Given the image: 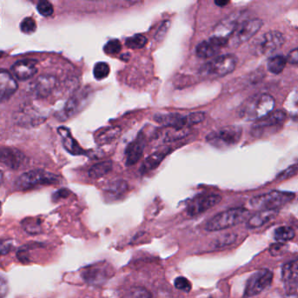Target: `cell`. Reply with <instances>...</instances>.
Here are the masks:
<instances>
[{
	"label": "cell",
	"mask_w": 298,
	"mask_h": 298,
	"mask_svg": "<svg viewBox=\"0 0 298 298\" xmlns=\"http://www.w3.org/2000/svg\"><path fill=\"white\" fill-rule=\"evenodd\" d=\"M58 133L61 138V142L65 149L72 155L80 156V155H87L86 151L81 148L75 139L73 137L71 132L68 131L65 127H60L58 129Z\"/></svg>",
	"instance_id": "obj_20"
},
{
	"label": "cell",
	"mask_w": 298,
	"mask_h": 298,
	"mask_svg": "<svg viewBox=\"0 0 298 298\" xmlns=\"http://www.w3.org/2000/svg\"><path fill=\"white\" fill-rule=\"evenodd\" d=\"M277 215L276 210H263L256 212L248 219L247 226L249 228H258L264 226L268 222H270Z\"/></svg>",
	"instance_id": "obj_21"
},
{
	"label": "cell",
	"mask_w": 298,
	"mask_h": 298,
	"mask_svg": "<svg viewBox=\"0 0 298 298\" xmlns=\"http://www.w3.org/2000/svg\"><path fill=\"white\" fill-rule=\"evenodd\" d=\"M242 135V129L239 126H226L211 132L207 136L209 145L216 148L232 147L239 143Z\"/></svg>",
	"instance_id": "obj_7"
},
{
	"label": "cell",
	"mask_w": 298,
	"mask_h": 298,
	"mask_svg": "<svg viewBox=\"0 0 298 298\" xmlns=\"http://www.w3.org/2000/svg\"><path fill=\"white\" fill-rule=\"evenodd\" d=\"M81 276L86 282L94 284V283H98L105 280L107 273L102 268L90 267L89 268H85L82 272Z\"/></svg>",
	"instance_id": "obj_26"
},
{
	"label": "cell",
	"mask_w": 298,
	"mask_h": 298,
	"mask_svg": "<svg viewBox=\"0 0 298 298\" xmlns=\"http://www.w3.org/2000/svg\"><path fill=\"white\" fill-rule=\"evenodd\" d=\"M170 26H171V22H170L169 20H165L164 22L163 23L162 25H161V27H159L158 32L156 33L155 39H156L157 41H162L163 39L165 36V34L167 33V31L169 30Z\"/></svg>",
	"instance_id": "obj_38"
},
{
	"label": "cell",
	"mask_w": 298,
	"mask_h": 298,
	"mask_svg": "<svg viewBox=\"0 0 298 298\" xmlns=\"http://www.w3.org/2000/svg\"><path fill=\"white\" fill-rule=\"evenodd\" d=\"M70 194V192L67 189L59 190L54 195V199H58L60 198H67Z\"/></svg>",
	"instance_id": "obj_43"
},
{
	"label": "cell",
	"mask_w": 298,
	"mask_h": 298,
	"mask_svg": "<svg viewBox=\"0 0 298 298\" xmlns=\"http://www.w3.org/2000/svg\"><path fill=\"white\" fill-rule=\"evenodd\" d=\"M174 285H175L177 289L182 290V291H185V292H190V290L192 289V284H191L190 281L186 279L185 277H183V276L177 277L174 281Z\"/></svg>",
	"instance_id": "obj_36"
},
{
	"label": "cell",
	"mask_w": 298,
	"mask_h": 298,
	"mask_svg": "<svg viewBox=\"0 0 298 298\" xmlns=\"http://www.w3.org/2000/svg\"><path fill=\"white\" fill-rule=\"evenodd\" d=\"M149 292L146 289L138 288L133 289L128 298H149Z\"/></svg>",
	"instance_id": "obj_40"
},
{
	"label": "cell",
	"mask_w": 298,
	"mask_h": 298,
	"mask_svg": "<svg viewBox=\"0 0 298 298\" xmlns=\"http://www.w3.org/2000/svg\"><path fill=\"white\" fill-rule=\"evenodd\" d=\"M263 22L260 18H253L244 21L230 39L233 45H239L244 42L249 41L260 31Z\"/></svg>",
	"instance_id": "obj_11"
},
{
	"label": "cell",
	"mask_w": 298,
	"mask_h": 298,
	"mask_svg": "<svg viewBox=\"0 0 298 298\" xmlns=\"http://www.w3.org/2000/svg\"><path fill=\"white\" fill-rule=\"evenodd\" d=\"M235 239H236V235L234 234H229L224 237V239H220L218 243H219V246H226V245L234 243Z\"/></svg>",
	"instance_id": "obj_41"
},
{
	"label": "cell",
	"mask_w": 298,
	"mask_h": 298,
	"mask_svg": "<svg viewBox=\"0 0 298 298\" xmlns=\"http://www.w3.org/2000/svg\"><path fill=\"white\" fill-rule=\"evenodd\" d=\"M298 172V164H294L292 166L288 168L287 170H285L284 172H282L279 174V176L277 177V179L283 180V179H287L290 177L294 176L296 173Z\"/></svg>",
	"instance_id": "obj_39"
},
{
	"label": "cell",
	"mask_w": 298,
	"mask_h": 298,
	"mask_svg": "<svg viewBox=\"0 0 298 298\" xmlns=\"http://www.w3.org/2000/svg\"><path fill=\"white\" fill-rule=\"evenodd\" d=\"M121 128L119 127H109L97 134L95 142L98 145H108L113 142L121 135Z\"/></svg>",
	"instance_id": "obj_25"
},
{
	"label": "cell",
	"mask_w": 298,
	"mask_h": 298,
	"mask_svg": "<svg viewBox=\"0 0 298 298\" xmlns=\"http://www.w3.org/2000/svg\"><path fill=\"white\" fill-rule=\"evenodd\" d=\"M249 216V211L245 208H232L220 212L212 217L206 225V230L217 232L237 226Z\"/></svg>",
	"instance_id": "obj_1"
},
{
	"label": "cell",
	"mask_w": 298,
	"mask_h": 298,
	"mask_svg": "<svg viewBox=\"0 0 298 298\" xmlns=\"http://www.w3.org/2000/svg\"><path fill=\"white\" fill-rule=\"evenodd\" d=\"M89 98V92L86 90H81L71 97L64 108V118H71L75 116L84 107Z\"/></svg>",
	"instance_id": "obj_18"
},
{
	"label": "cell",
	"mask_w": 298,
	"mask_h": 298,
	"mask_svg": "<svg viewBox=\"0 0 298 298\" xmlns=\"http://www.w3.org/2000/svg\"><path fill=\"white\" fill-rule=\"evenodd\" d=\"M25 157L18 149L12 147H2L0 153V160L7 167L18 169L22 165Z\"/></svg>",
	"instance_id": "obj_19"
},
{
	"label": "cell",
	"mask_w": 298,
	"mask_h": 298,
	"mask_svg": "<svg viewBox=\"0 0 298 298\" xmlns=\"http://www.w3.org/2000/svg\"><path fill=\"white\" fill-rule=\"evenodd\" d=\"M286 58L290 64H298V48L290 51Z\"/></svg>",
	"instance_id": "obj_42"
},
{
	"label": "cell",
	"mask_w": 298,
	"mask_h": 298,
	"mask_svg": "<svg viewBox=\"0 0 298 298\" xmlns=\"http://www.w3.org/2000/svg\"><path fill=\"white\" fill-rule=\"evenodd\" d=\"M109 73H110V68L108 64L104 61L95 64L94 69H93L94 76L96 80H99V81L107 78Z\"/></svg>",
	"instance_id": "obj_32"
},
{
	"label": "cell",
	"mask_w": 298,
	"mask_h": 298,
	"mask_svg": "<svg viewBox=\"0 0 298 298\" xmlns=\"http://www.w3.org/2000/svg\"><path fill=\"white\" fill-rule=\"evenodd\" d=\"M297 226H298V225H297Z\"/></svg>",
	"instance_id": "obj_46"
},
{
	"label": "cell",
	"mask_w": 298,
	"mask_h": 298,
	"mask_svg": "<svg viewBox=\"0 0 298 298\" xmlns=\"http://www.w3.org/2000/svg\"><path fill=\"white\" fill-rule=\"evenodd\" d=\"M295 194L289 192L272 191L265 194L253 197L250 200V206L260 211L263 210H276L291 202Z\"/></svg>",
	"instance_id": "obj_3"
},
{
	"label": "cell",
	"mask_w": 298,
	"mask_h": 298,
	"mask_svg": "<svg viewBox=\"0 0 298 298\" xmlns=\"http://www.w3.org/2000/svg\"><path fill=\"white\" fill-rule=\"evenodd\" d=\"M243 16V13H239V14L234 13V14H230L228 17L223 18L217 24L216 27H214L212 37L229 42L235 31L244 22V21L243 22L239 21L242 19Z\"/></svg>",
	"instance_id": "obj_10"
},
{
	"label": "cell",
	"mask_w": 298,
	"mask_h": 298,
	"mask_svg": "<svg viewBox=\"0 0 298 298\" xmlns=\"http://www.w3.org/2000/svg\"><path fill=\"white\" fill-rule=\"evenodd\" d=\"M205 118L206 114L204 112H194L186 116H182L178 113L159 114L154 119L156 122L164 126L171 127L177 130H184L185 127L193 126L203 122Z\"/></svg>",
	"instance_id": "obj_6"
},
{
	"label": "cell",
	"mask_w": 298,
	"mask_h": 298,
	"mask_svg": "<svg viewBox=\"0 0 298 298\" xmlns=\"http://www.w3.org/2000/svg\"><path fill=\"white\" fill-rule=\"evenodd\" d=\"M18 89V83L9 72L2 70L0 73V99L4 103L9 100Z\"/></svg>",
	"instance_id": "obj_16"
},
{
	"label": "cell",
	"mask_w": 298,
	"mask_h": 298,
	"mask_svg": "<svg viewBox=\"0 0 298 298\" xmlns=\"http://www.w3.org/2000/svg\"><path fill=\"white\" fill-rule=\"evenodd\" d=\"M104 50L106 54H109V55L118 54L122 50V44L120 41L114 39V40L108 41V43L104 45Z\"/></svg>",
	"instance_id": "obj_34"
},
{
	"label": "cell",
	"mask_w": 298,
	"mask_h": 298,
	"mask_svg": "<svg viewBox=\"0 0 298 298\" xmlns=\"http://www.w3.org/2000/svg\"><path fill=\"white\" fill-rule=\"evenodd\" d=\"M275 104V99L271 95L266 94L257 95L250 100L245 106L242 111L243 117L248 120L258 121L273 112Z\"/></svg>",
	"instance_id": "obj_4"
},
{
	"label": "cell",
	"mask_w": 298,
	"mask_h": 298,
	"mask_svg": "<svg viewBox=\"0 0 298 298\" xmlns=\"http://www.w3.org/2000/svg\"><path fill=\"white\" fill-rule=\"evenodd\" d=\"M147 44V38L143 34H135L127 38L125 45L131 49H140Z\"/></svg>",
	"instance_id": "obj_31"
},
{
	"label": "cell",
	"mask_w": 298,
	"mask_h": 298,
	"mask_svg": "<svg viewBox=\"0 0 298 298\" xmlns=\"http://www.w3.org/2000/svg\"><path fill=\"white\" fill-rule=\"evenodd\" d=\"M128 189V185L124 180L114 181L108 185L106 192L111 197H119L123 194Z\"/></svg>",
	"instance_id": "obj_30"
},
{
	"label": "cell",
	"mask_w": 298,
	"mask_h": 298,
	"mask_svg": "<svg viewBox=\"0 0 298 298\" xmlns=\"http://www.w3.org/2000/svg\"><path fill=\"white\" fill-rule=\"evenodd\" d=\"M12 249V244L9 241L5 242V241H2L1 244V253L4 255L5 253H9L10 250Z\"/></svg>",
	"instance_id": "obj_44"
},
{
	"label": "cell",
	"mask_w": 298,
	"mask_h": 298,
	"mask_svg": "<svg viewBox=\"0 0 298 298\" xmlns=\"http://www.w3.org/2000/svg\"><path fill=\"white\" fill-rule=\"evenodd\" d=\"M296 236V232L290 226H279L274 233V237L278 242H286L293 239Z\"/></svg>",
	"instance_id": "obj_29"
},
{
	"label": "cell",
	"mask_w": 298,
	"mask_h": 298,
	"mask_svg": "<svg viewBox=\"0 0 298 298\" xmlns=\"http://www.w3.org/2000/svg\"><path fill=\"white\" fill-rule=\"evenodd\" d=\"M238 60L234 54H226L205 64L200 69V73L205 76L219 78L229 74L235 71Z\"/></svg>",
	"instance_id": "obj_5"
},
{
	"label": "cell",
	"mask_w": 298,
	"mask_h": 298,
	"mask_svg": "<svg viewBox=\"0 0 298 298\" xmlns=\"http://www.w3.org/2000/svg\"><path fill=\"white\" fill-rule=\"evenodd\" d=\"M227 4H228V1H215V5L218 6H224Z\"/></svg>",
	"instance_id": "obj_45"
},
{
	"label": "cell",
	"mask_w": 298,
	"mask_h": 298,
	"mask_svg": "<svg viewBox=\"0 0 298 298\" xmlns=\"http://www.w3.org/2000/svg\"><path fill=\"white\" fill-rule=\"evenodd\" d=\"M274 278L273 272L263 268L255 271L253 275H251L247 282V284L244 290L243 298H253L262 293L263 290L269 287Z\"/></svg>",
	"instance_id": "obj_8"
},
{
	"label": "cell",
	"mask_w": 298,
	"mask_h": 298,
	"mask_svg": "<svg viewBox=\"0 0 298 298\" xmlns=\"http://www.w3.org/2000/svg\"><path fill=\"white\" fill-rule=\"evenodd\" d=\"M227 41L211 37L208 41H202L196 47V54L199 58L208 59L217 56L222 47L227 45Z\"/></svg>",
	"instance_id": "obj_14"
},
{
	"label": "cell",
	"mask_w": 298,
	"mask_h": 298,
	"mask_svg": "<svg viewBox=\"0 0 298 298\" xmlns=\"http://www.w3.org/2000/svg\"><path fill=\"white\" fill-rule=\"evenodd\" d=\"M56 79L51 75H41L32 81L29 86V92L37 98H44L54 90Z\"/></svg>",
	"instance_id": "obj_13"
},
{
	"label": "cell",
	"mask_w": 298,
	"mask_h": 298,
	"mask_svg": "<svg viewBox=\"0 0 298 298\" xmlns=\"http://www.w3.org/2000/svg\"><path fill=\"white\" fill-rule=\"evenodd\" d=\"M40 223L41 222L38 221V220H34V223L32 224L31 220H25L23 222L22 225L25 228V230L27 231V233H30V234H37L40 232Z\"/></svg>",
	"instance_id": "obj_37"
},
{
	"label": "cell",
	"mask_w": 298,
	"mask_h": 298,
	"mask_svg": "<svg viewBox=\"0 0 298 298\" xmlns=\"http://www.w3.org/2000/svg\"><path fill=\"white\" fill-rule=\"evenodd\" d=\"M282 276L286 284L291 289L294 285L298 283V260L289 262L283 267Z\"/></svg>",
	"instance_id": "obj_24"
},
{
	"label": "cell",
	"mask_w": 298,
	"mask_h": 298,
	"mask_svg": "<svg viewBox=\"0 0 298 298\" xmlns=\"http://www.w3.org/2000/svg\"><path fill=\"white\" fill-rule=\"evenodd\" d=\"M20 31L26 34H32L36 31V22L31 17L24 18L20 23Z\"/></svg>",
	"instance_id": "obj_33"
},
{
	"label": "cell",
	"mask_w": 298,
	"mask_h": 298,
	"mask_svg": "<svg viewBox=\"0 0 298 298\" xmlns=\"http://www.w3.org/2000/svg\"><path fill=\"white\" fill-rule=\"evenodd\" d=\"M286 118V113L283 110H276L271 112L269 115H268L265 118H262L258 120L257 122L254 123L253 128L254 129H264L267 127H275L281 122H283Z\"/></svg>",
	"instance_id": "obj_23"
},
{
	"label": "cell",
	"mask_w": 298,
	"mask_h": 298,
	"mask_svg": "<svg viewBox=\"0 0 298 298\" xmlns=\"http://www.w3.org/2000/svg\"><path fill=\"white\" fill-rule=\"evenodd\" d=\"M39 14L43 17H49L54 14V6L48 1H41L37 5Z\"/></svg>",
	"instance_id": "obj_35"
},
{
	"label": "cell",
	"mask_w": 298,
	"mask_h": 298,
	"mask_svg": "<svg viewBox=\"0 0 298 298\" xmlns=\"http://www.w3.org/2000/svg\"><path fill=\"white\" fill-rule=\"evenodd\" d=\"M285 42V38L282 32L271 31L264 33L261 38L253 41L252 51L253 54H268L281 48Z\"/></svg>",
	"instance_id": "obj_9"
},
{
	"label": "cell",
	"mask_w": 298,
	"mask_h": 298,
	"mask_svg": "<svg viewBox=\"0 0 298 298\" xmlns=\"http://www.w3.org/2000/svg\"><path fill=\"white\" fill-rule=\"evenodd\" d=\"M288 62L287 58L283 55H276L274 57H271L268 61V71L273 74H278L283 71L286 64Z\"/></svg>",
	"instance_id": "obj_28"
},
{
	"label": "cell",
	"mask_w": 298,
	"mask_h": 298,
	"mask_svg": "<svg viewBox=\"0 0 298 298\" xmlns=\"http://www.w3.org/2000/svg\"><path fill=\"white\" fill-rule=\"evenodd\" d=\"M170 151L171 149L167 147H164L162 149H158L153 154L149 155V157L145 159V162L142 165V172H149V171H152L156 168H158V165L164 160V158L167 156Z\"/></svg>",
	"instance_id": "obj_22"
},
{
	"label": "cell",
	"mask_w": 298,
	"mask_h": 298,
	"mask_svg": "<svg viewBox=\"0 0 298 298\" xmlns=\"http://www.w3.org/2000/svg\"><path fill=\"white\" fill-rule=\"evenodd\" d=\"M113 164L111 161H104V162L97 163L91 166L89 171V176L93 179H101L108 174V172L112 170Z\"/></svg>",
	"instance_id": "obj_27"
},
{
	"label": "cell",
	"mask_w": 298,
	"mask_h": 298,
	"mask_svg": "<svg viewBox=\"0 0 298 298\" xmlns=\"http://www.w3.org/2000/svg\"><path fill=\"white\" fill-rule=\"evenodd\" d=\"M222 201L220 195H203L194 199L187 208V214L190 216H196L215 207Z\"/></svg>",
	"instance_id": "obj_12"
},
{
	"label": "cell",
	"mask_w": 298,
	"mask_h": 298,
	"mask_svg": "<svg viewBox=\"0 0 298 298\" xmlns=\"http://www.w3.org/2000/svg\"><path fill=\"white\" fill-rule=\"evenodd\" d=\"M59 177L52 172L37 169L23 173L15 182L16 189L19 191L32 189L41 185H50L57 184Z\"/></svg>",
	"instance_id": "obj_2"
},
{
	"label": "cell",
	"mask_w": 298,
	"mask_h": 298,
	"mask_svg": "<svg viewBox=\"0 0 298 298\" xmlns=\"http://www.w3.org/2000/svg\"><path fill=\"white\" fill-rule=\"evenodd\" d=\"M145 146V138L143 134H139L135 140L131 143L127 147L126 165L131 166L139 161Z\"/></svg>",
	"instance_id": "obj_17"
},
{
	"label": "cell",
	"mask_w": 298,
	"mask_h": 298,
	"mask_svg": "<svg viewBox=\"0 0 298 298\" xmlns=\"http://www.w3.org/2000/svg\"><path fill=\"white\" fill-rule=\"evenodd\" d=\"M11 70L19 81H27L36 74V62L32 60H18L12 66Z\"/></svg>",
	"instance_id": "obj_15"
}]
</instances>
